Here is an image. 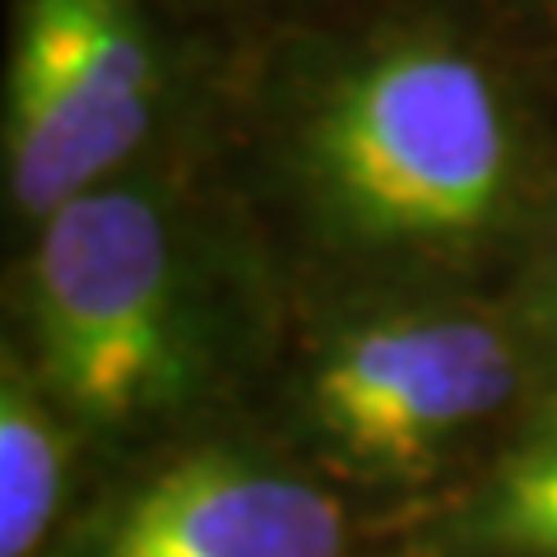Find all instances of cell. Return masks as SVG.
<instances>
[{"label":"cell","instance_id":"obj_3","mask_svg":"<svg viewBox=\"0 0 557 557\" xmlns=\"http://www.w3.org/2000/svg\"><path fill=\"white\" fill-rule=\"evenodd\" d=\"M159 70L135 0H14L5 89V186L24 219L126 163L153 121Z\"/></svg>","mask_w":557,"mask_h":557},{"label":"cell","instance_id":"obj_6","mask_svg":"<svg viewBox=\"0 0 557 557\" xmlns=\"http://www.w3.org/2000/svg\"><path fill=\"white\" fill-rule=\"evenodd\" d=\"M450 557H557V428L507 450L446 520Z\"/></svg>","mask_w":557,"mask_h":557},{"label":"cell","instance_id":"obj_7","mask_svg":"<svg viewBox=\"0 0 557 557\" xmlns=\"http://www.w3.org/2000/svg\"><path fill=\"white\" fill-rule=\"evenodd\" d=\"M42 381L5 362L0 386V557H33L65 497V437Z\"/></svg>","mask_w":557,"mask_h":557},{"label":"cell","instance_id":"obj_5","mask_svg":"<svg viewBox=\"0 0 557 557\" xmlns=\"http://www.w3.org/2000/svg\"><path fill=\"white\" fill-rule=\"evenodd\" d=\"M94 557H344V511L298 474L196 450L121 502Z\"/></svg>","mask_w":557,"mask_h":557},{"label":"cell","instance_id":"obj_4","mask_svg":"<svg viewBox=\"0 0 557 557\" xmlns=\"http://www.w3.org/2000/svg\"><path fill=\"white\" fill-rule=\"evenodd\" d=\"M516 344L469 311H395L344 330L311 376V413L344 460L423 474L465 428L507 409Z\"/></svg>","mask_w":557,"mask_h":557},{"label":"cell","instance_id":"obj_1","mask_svg":"<svg viewBox=\"0 0 557 557\" xmlns=\"http://www.w3.org/2000/svg\"><path fill=\"white\" fill-rule=\"evenodd\" d=\"M298 163L339 237L437 251L507 219L520 149L507 98L465 47L395 38L321 89Z\"/></svg>","mask_w":557,"mask_h":557},{"label":"cell","instance_id":"obj_2","mask_svg":"<svg viewBox=\"0 0 557 557\" xmlns=\"http://www.w3.org/2000/svg\"><path fill=\"white\" fill-rule=\"evenodd\" d=\"M28 321L42 391L84 423H126L186 391L177 247L159 205L94 186L38 223Z\"/></svg>","mask_w":557,"mask_h":557}]
</instances>
